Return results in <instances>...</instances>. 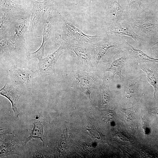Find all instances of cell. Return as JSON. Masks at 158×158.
I'll list each match as a JSON object with an SVG mask.
<instances>
[{"mask_svg": "<svg viewBox=\"0 0 158 158\" xmlns=\"http://www.w3.org/2000/svg\"><path fill=\"white\" fill-rule=\"evenodd\" d=\"M62 23L63 37L67 40H72L82 43H89L94 42L99 37L86 35L81 30L64 19Z\"/></svg>", "mask_w": 158, "mask_h": 158, "instance_id": "1", "label": "cell"}, {"mask_svg": "<svg viewBox=\"0 0 158 158\" xmlns=\"http://www.w3.org/2000/svg\"><path fill=\"white\" fill-rule=\"evenodd\" d=\"M60 43V46L56 51L39 60L37 70L41 74L46 75L54 72L56 63L60 56L65 51L64 46L62 43Z\"/></svg>", "mask_w": 158, "mask_h": 158, "instance_id": "2", "label": "cell"}, {"mask_svg": "<svg viewBox=\"0 0 158 158\" xmlns=\"http://www.w3.org/2000/svg\"><path fill=\"white\" fill-rule=\"evenodd\" d=\"M10 78L14 85L19 86H29L33 84L35 75L31 71L14 67L9 71Z\"/></svg>", "mask_w": 158, "mask_h": 158, "instance_id": "3", "label": "cell"}, {"mask_svg": "<svg viewBox=\"0 0 158 158\" xmlns=\"http://www.w3.org/2000/svg\"><path fill=\"white\" fill-rule=\"evenodd\" d=\"M50 5V0H44L42 2L33 0L30 24L31 30L36 29L44 22V14Z\"/></svg>", "mask_w": 158, "mask_h": 158, "instance_id": "4", "label": "cell"}, {"mask_svg": "<svg viewBox=\"0 0 158 158\" xmlns=\"http://www.w3.org/2000/svg\"><path fill=\"white\" fill-rule=\"evenodd\" d=\"M27 28V23L24 19H18L13 22L9 30L8 38L14 46L23 40Z\"/></svg>", "mask_w": 158, "mask_h": 158, "instance_id": "5", "label": "cell"}, {"mask_svg": "<svg viewBox=\"0 0 158 158\" xmlns=\"http://www.w3.org/2000/svg\"><path fill=\"white\" fill-rule=\"evenodd\" d=\"M52 19V13L49 12L44 24L42 33L43 39L42 44L38 50L28 54V57L29 59L36 58L39 60L42 59L44 56L45 46L51 33Z\"/></svg>", "mask_w": 158, "mask_h": 158, "instance_id": "6", "label": "cell"}, {"mask_svg": "<svg viewBox=\"0 0 158 158\" xmlns=\"http://www.w3.org/2000/svg\"><path fill=\"white\" fill-rule=\"evenodd\" d=\"M0 94L6 97L10 101L15 115L16 117H18L19 113L18 110L17 105L21 96L20 91L11 84L6 83L1 89Z\"/></svg>", "mask_w": 158, "mask_h": 158, "instance_id": "7", "label": "cell"}, {"mask_svg": "<svg viewBox=\"0 0 158 158\" xmlns=\"http://www.w3.org/2000/svg\"><path fill=\"white\" fill-rule=\"evenodd\" d=\"M0 6L5 13L10 15L17 14L22 10L20 5L11 0H0Z\"/></svg>", "mask_w": 158, "mask_h": 158, "instance_id": "8", "label": "cell"}, {"mask_svg": "<svg viewBox=\"0 0 158 158\" xmlns=\"http://www.w3.org/2000/svg\"><path fill=\"white\" fill-rule=\"evenodd\" d=\"M125 59L121 57L114 61L107 71L111 72L114 75H117L121 79L123 77L121 72L124 65Z\"/></svg>", "mask_w": 158, "mask_h": 158, "instance_id": "9", "label": "cell"}, {"mask_svg": "<svg viewBox=\"0 0 158 158\" xmlns=\"http://www.w3.org/2000/svg\"><path fill=\"white\" fill-rule=\"evenodd\" d=\"M34 127L30 134V136L25 140V143L26 144L32 138H40L44 142L43 139V127L40 121L33 123Z\"/></svg>", "mask_w": 158, "mask_h": 158, "instance_id": "10", "label": "cell"}, {"mask_svg": "<svg viewBox=\"0 0 158 158\" xmlns=\"http://www.w3.org/2000/svg\"><path fill=\"white\" fill-rule=\"evenodd\" d=\"M146 74L147 80L149 83L153 87L154 89V98L156 92L158 89V81L156 75L150 70L148 68H142Z\"/></svg>", "mask_w": 158, "mask_h": 158, "instance_id": "11", "label": "cell"}, {"mask_svg": "<svg viewBox=\"0 0 158 158\" xmlns=\"http://www.w3.org/2000/svg\"><path fill=\"white\" fill-rule=\"evenodd\" d=\"M114 47H115L114 45L108 42L99 45L97 47L96 49V59L97 62L99 61L109 48Z\"/></svg>", "mask_w": 158, "mask_h": 158, "instance_id": "12", "label": "cell"}, {"mask_svg": "<svg viewBox=\"0 0 158 158\" xmlns=\"http://www.w3.org/2000/svg\"><path fill=\"white\" fill-rule=\"evenodd\" d=\"M102 92L103 103L107 104L110 99V94L109 85L105 77L103 79Z\"/></svg>", "mask_w": 158, "mask_h": 158, "instance_id": "13", "label": "cell"}, {"mask_svg": "<svg viewBox=\"0 0 158 158\" xmlns=\"http://www.w3.org/2000/svg\"><path fill=\"white\" fill-rule=\"evenodd\" d=\"M121 8L119 5L118 0H115L109 10V14L114 18H116L121 13Z\"/></svg>", "mask_w": 158, "mask_h": 158, "instance_id": "14", "label": "cell"}, {"mask_svg": "<svg viewBox=\"0 0 158 158\" xmlns=\"http://www.w3.org/2000/svg\"><path fill=\"white\" fill-rule=\"evenodd\" d=\"M130 46L131 47L132 50L134 54L138 59L158 62V59L150 58L140 50L135 49L131 46Z\"/></svg>", "mask_w": 158, "mask_h": 158, "instance_id": "15", "label": "cell"}, {"mask_svg": "<svg viewBox=\"0 0 158 158\" xmlns=\"http://www.w3.org/2000/svg\"><path fill=\"white\" fill-rule=\"evenodd\" d=\"M110 29V33L111 34H118L124 35L129 36L132 38H133L131 33L128 32L125 29H123L119 26H114L112 27Z\"/></svg>", "mask_w": 158, "mask_h": 158, "instance_id": "16", "label": "cell"}, {"mask_svg": "<svg viewBox=\"0 0 158 158\" xmlns=\"http://www.w3.org/2000/svg\"><path fill=\"white\" fill-rule=\"evenodd\" d=\"M136 83L135 82L132 81L127 86L126 91V95L127 98H131L134 93Z\"/></svg>", "mask_w": 158, "mask_h": 158, "instance_id": "17", "label": "cell"}, {"mask_svg": "<svg viewBox=\"0 0 158 158\" xmlns=\"http://www.w3.org/2000/svg\"><path fill=\"white\" fill-rule=\"evenodd\" d=\"M10 45L13 46L10 42H7L4 40H1L0 41V52L1 53L7 54L8 51V48L10 47Z\"/></svg>", "mask_w": 158, "mask_h": 158, "instance_id": "18", "label": "cell"}, {"mask_svg": "<svg viewBox=\"0 0 158 158\" xmlns=\"http://www.w3.org/2000/svg\"><path fill=\"white\" fill-rule=\"evenodd\" d=\"M122 111L125 113V116L126 120L128 121L132 120L133 117V112L132 107L123 109Z\"/></svg>", "mask_w": 158, "mask_h": 158, "instance_id": "19", "label": "cell"}, {"mask_svg": "<svg viewBox=\"0 0 158 158\" xmlns=\"http://www.w3.org/2000/svg\"><path fill=\"white\" fill-rule=\"evenodd\" d=\"M108 112L106 115V117L105 118V119L107 120V121L109 119H112L114 115V112H112V111H109Z\"/></svg>", "mask_w": 158, "mask_h": 158, "instance_id": "20", "label": "cell"}, {"mask_svg": "<svg viewBox=\"0 0 158 158\" xmlns=\"http://www.w3.org/2000/svg\"><path fill=\"white\" fill-rule=\"evenodd\" d=\"M130 6L131 4L133 3H136L139 6L141 5V0H128Z\"/></svg>", "mask_w": 158, "mask_h": 158, "instance_id": "21", "label": "cell"}]
</instances>
